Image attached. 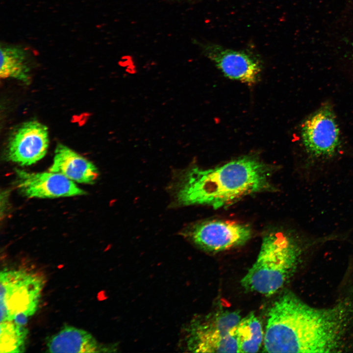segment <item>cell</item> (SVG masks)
Instances as JSON below:
<instances>
[{"mask_svg":"<svg viewBox=\"0 0 353 353\" xmlns=\"http://www.w3.org/2000/svg\"><path fill=\"white\" fill-rule=\"evenodd\" d=\"M47 345L50 353H95L105 349L91 334L72 326L64 327L49 339Z\"/></svg>","mask_w":353,"mask_h":353,"instance_id":"cell-12","label":"cell"},{"mask_svg":"<svg viewBox=\"0 0 353 353\" xmlns=\"http://www.w3.org/2000/svg\"><path fill=\"white\" fill-rule=\"evenodd\" d=\"M16 185L28 198H55L85 195L74 181L59 173H32L16 169Z\"/></svg>","mask_w":353,"mask_h":353,"instance_id":"cell-9","label":"cell"},{"mask_svg":"<svg viewBox=\"0 0 353 353\" xmlns=\"http://www.w3.org/2000/svg\"><path fill=\"white\" fill-rule=\"evenodd\" d=\"M202 48L204 54L228 78L249 85L258 80L261 64L252 55L214 44H204Z\"/></svg>","mask_w":353,"mask_h":353,"instance_id":"cell-10","label":"cell"},{"mask_svg":"<svg viewBox=\"0 0 353 353\" xmlns=\"http://www.w3.org/2000/svg\"><path fill=\"white\" fill-rule=\"evenodd\" d=\"M49 171L59 173L78 183H94L99 176L96 166L68 147L59 144Z\"/></svg>","mask_w":353,"mask_h":353,"instance_id":"cell-11","label":"cell"},{"mask_svg":"<svg viewBox=\"0 0 353 353\" xmlns=\"http://www.w3.org/2000/svg\"><path fill=\"white\" fill-rule=\"evenodd\" d=\"M264 338L266 353L326 352L331 338L329 319L323 310L312 308L285 293L268 313Z\"/></svg>","mask_w":353,"mask_h":353,"instance_id":"cell-2","label":"cell"},{"mask_svg":"<svg viewBox=\"0 0 353 353\" xmlns=\"http://www.w3.org/2000/svg\"><path fill=\"white\" fill-rule=\"evenodd\" d=\"M251 235L249 226L231 221H207L195 225L189 230V236L195 243L211 252L243 245Z\"/></svg>","mask_w":353,"mask_h":353,"instance_id":"cell-6","label":"cell"},{"mask_svg":"<svg viewBox=\"0 0 353 353\" xmlns=\"http://www.w3.org/2000/svg\"><path fill=\"white\" fill-rule=\"evenodd\" d=\"M49 145L47 126L38 121H28L21 125L10 137L6 157L21 166L31 165L45 156Z\"/></svg>","mask_w":353,"mask_h":353,"instance_id":"cell-8","label":"cell"},{"mask_svg":"<svg viewBox=\"0 0 353 353\" xmlns=\"http://www.w3.org/2000/svg\"><path fill=\"white\" fill-rule=\"evenodd\" d=\"M270 167L252 156L214 168L193 167L183 176L176 198L182 204H204L215 209L271 188Z\"/></svg>","mask_w":353,"mask_h":353,"instance_id":"cell-1","label":"cell"},{"mask_svg":"<svg viewBox=\"0 0 353 353\" xmlns=\"http://www.w3.org/2000/svg\"><path fill=\"white\" fill-rule=\"evenodd\" d=\"M300 250L295 240L283 232L263 238L257 257L241 280L246 290L270 296L279 290L294 273Z\"/></svg>","mask_w":353,"mask_h":353,"instance_id":"cell-3","label":"cell"},{"mask_svg":"<svg viewBox=\"0 0 353 353\" xmlns=\"http://www.w3.org/2000/svg\"><path fill=\"white\" fill-rule=\"evenodd\" d=\"M0 76L13 78L28 85L31 81L29 67L25 52L15 47L0 48Z\"/></svg>","mask_w":353,"mask_h":353,"instance_id":"cell-13","label":"cell"},{"mask_svg":"<svg viewBox=\"0 0 353 353\" xmlns=\"http://www.w3.org/2000/svg\"><path fill=\"white\" fill-rule=\"evenodd\" d=\"M42 277L23 270L0 272V322L24 326L38 309L44 285Z\"/></svg>","mask_w":353,"mask_h":353,"instance_id":"cell-4","label":"cell"},{"mask_svg":"<svg viewBox=\"0 0 353 353\" xmlns=\"http://www.w3.org/2000/svg\"><path fill=\"white\" fill-rule=\"evenodd\" d=\"M237 333L239 353H256L264 342L261 324L252 313L241 319Z\"/></svg>","mask_w":353,"mask_h":353,"instance_id":"cell-14","label":"cell"},{"mask_svg":"<svg viewBox=\"0 0 353 353\" xmlns=\"http://www.w3.org/2000/svg\"><path fill=\"white\" fill-rule=\"evenodd\" d=\"M238 312L220 310L198 322L192 328L191 349L204 353H239L237 326Z\"/></svg>","mask_w":353,"mask_h":353,"instance_id":"cell-5","label":"cell"},{"mask_svg":"<svg viewBox=\"0 0 353 353\" xmlns=\"http://www.w3.org/2000/svg\"><path fill=\"white\" fill-rule=\"evenodd\" d=\"M0 352L22 353L25 349V344L28 330L24 326L12 321L0 322Z\"/></svg>","mask_w":353,"mask_h":353,"instance_id":"cell-15","label":"cell"},{"mask_svg":"<svg viewBox=\"0 0 353 353\" xmlns=\"http://www.w3.org/2000/svg\"><path fill=\"white\" fill-rule=\"evenodd\" d=\"M302 138L307 152L315 157L330 156L336 151L340 143V132L329 107L321 108L304 122Z\"/></svg>","mask_w":353,"mask_h":353,"instance_id":"cell-7","label":"cell"}]
</instances>
